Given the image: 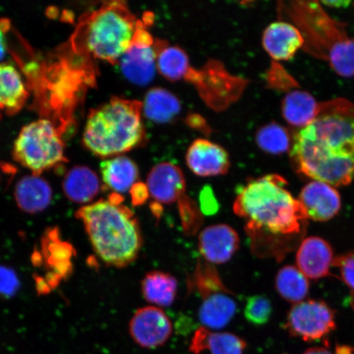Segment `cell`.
I'll return each mask as SVG.
<instances>
[{"instance_id": "cell-1", "label": "cell", "mask_w": 354, "mask_h": 354, "mask_svg": "<svg viewBox=\"0 0 354 354\" xmlns=\"http://www.w3.org/2000/svg\"><path fill=\"white\" fill-rule=\"evenodd\" d=\"M299 174L334 187L354 178V104L344 98L323 102L314 120L295 133L290 150Z\"/></svg>"}, {"instance_id": "cell-2", "label": "cell", "mask_w": 354, "mask_h": 354, "mask_svg": "<svg viewBox=\"0 0 354 354\" xmlns=\"http://www.w3.org/2000/svg\"><path fill=\"white\" fill-rule=\"evenodd\" d=\"M287 187L284 177L269 174L238 192L233 210L246 221L256 254L283 258L302 236L308 218Z\"/></svg>"}, {"instance_id": "cell-3", "label": "cell", "mask_w": 354, "mask_h": 354, "mask_svg": "<svg viewBox=\"0 0 354 354\" xmlns=\"http://www.w3.org/2000/svg\"><path fill=\"white\" fill-rule=\"evenodd\" d=\"M122 201L114 193L77 212L96 254L104 263L118 268L135 262L143 245L139 221Z\"/></svg>"}, {"instance_id": "cell-4", "label": "cell", "mask_w": 354, "mask_h": 354, "mask_svg": "<svg viewBox=\"0 0 354 354\" xmlns=\"http://www.w3.org/2000/svg\"><path fill=\"white\" fill-rule=\"evenodd\" d=\"M281 10L300 30L308 54L326 61L340 77H354V39L342 22L332 19L322 3L291 2Z\"/></svg>"}, {"instance_id": "cell-5", "label": "cell", "mask_w": 354, "mask_h": 354, "mask_svg": "<svg viewBox=\"0 0 354 354\" xmlns=\"http://www.w3.org/2000/svg\"><path fill=\"white\" fill-rule=\"evenodd\" d=\"M144 138L142 102L113 98L88 114L83 143L96 156L110 158L130 151Z\"/></svg>"}, {"instance_id": "cell-6", "label": "cell", "mask_w": 354, "mask_h": 354, "mask_svg": "<svg viewBox=\"0 0 354 354\" xmlns=\"http://www.w3.org/2000/svg\"><path fill=\"white\" fill-rule=\"evenodd\" d=\"M142 24L125 2L104 3L82 21L79 28L81 50L93 59L118 64Z\"/></svg>"}, {"instance_id": "cell-7", "label": "cell", "mask_w": 354, "mask_h": 354, "mask_svg": "<svg viewBox=\"0 0 354 354\" xmlns=\"http://www.w3.org/2000/svg\"><path fill=\"white\" fill-rule=\"evenodd\" d=\"M188 288L189 291H196L201 299L198 317L203 327L221 330L232 322L237 312L236 300L214 265L198 259L189 279Z\"/></svg>"}, {"instance_id": "cell-8", "label": "cell", "mask_w": 354, "mask_h": 354, "mask_svg": "<svg viewBox=\"0 0 354 354\" xmlns=\"http://www.w3.org/2000/svg\"><path fill=\"white\" fill-rule=\"evenodd\" d=\"M13 157L39 176L65 162L64 145L59 131L48 119H39L21 130L13 146Z\"/></svg>"}, {"instance_id": "cell-9", "label": "cell", "mask_w": 354, "mask_h": 354, "mask_svg": "<svg viewBox=\"0 0 354 354\" xmlns=\"http://www.w3.org/2000/svg\"><path fill=\"white\" fill-rule=\"evenodd\" d=\"M162 43L154 41L143 21L131 46L119 61L124 77L135 85L145 86L151 82L158 71V54Z\"/></svg>"}, {"instance_id": "cell-10", "label": "cell", "mask_w": 354, "mask_h": 354, "mask_svg": "<svg viewBox=\"0 0 354 354\" xmlns=\"http://www.w3.org/2000/svg\"><path fill=\"white\" fill-rule=\"evenodd\" d=\"M286 326L290 334L305 342L319 339L335 328V313L323 301H303L290 310Z\"/></svg>"}, {"instance_id": "cell-11", "label": "cell", "mask_w": 354, "mask_h": 354, "mask_svg": "<svg viewBox=\"0 0 354 354\" xmlns=\"http://www.w3.org/2000/svg\"><path fill=\"white\" fill-rule=\"evenodd\" d=\"M128 330L133 342L138 346L155 349L163 346L169 340L174 326L162 308L147 306L136 310Z\"/></svg>"}, {"instance_id": "cell-12", "label": "cell", "mask_w": 354, "mask_h": 354, "mask_svg": "<svg viewBox=\"0 0 354 354\" xmlns=\"http://www.w3.org/2000/svg\"><path fill=\"white\" fill-rule=\"evenodd\" d=\"M149 196L158 205L180 203L188 197L183 171L171 162H162L153 167L147 177Z\"/></svg>"}, {"instance_id": "cell-13", "label": "cell", "mask_w": 354, "mask_h": 354, "mask_svg": "<svg viewBox=\"0 0 354 354\" xmlns=\"http://www.w3.org/2000/svg\"><path fill=\"white\" fill-rule=\"evenodd\" d=\"M298 201L308 219L326 221L333 218L342 209V198L332 185L313 180L305 185Z\"/></svg>"}, {"instance_id": "cell-14", "label": "cell", "mask_w": 354, "mask_h": 354, "mask_svg": "<svg viewBox=\"0 0 354 354\" xmlns=\"http://www.w3.org/2000/svg\"><path fill=\"white\" fill-rule=\"evenodd\" d=\"M198 250L210 264H224L232 259L240 248V237L227 224L210 225L199 234Z\"/></svg>"}, {"instance_id": "cell-15", "label": "cell", "mask_w": 354, "mask_h": 354, "mask_svg": "<svg viewBox=\"0 0 354 354\" xmlns=\"http://www.w3.org/2000/svg\"><path fill=\"white\" fill-rule=\"evenodd\" d=\"M185 160L190 171L201 177L225 175L230 168L227 152L207 140H194L188 149Z\"/></svg>"}, {"instance_id": "cell-16", "label": "cell", "mask_w": 354, "mask_h": 354, "mask_svg": "<svg viewBox=\"0 0 354 354\" xmlns=\"http://www.w3.org/2000/svg\"><path fill=\"white\" fill-rule=\"evenodd\" d=\"M334 260L330 243L317 236L308 237L301 241L296 254L299 271L313 280L328 275Z\"/></svg>"}, {"instance_id": "cell-17", "label": "cell", "mask_w": 354, "mask_h": 354, "mask_svg": "<svg viewBox=\"0 0 354 354\" xmlns=\"http://www.w3.org/2000/svg\"><path fill=\"white\" fill-rule=\"evenodd\" d=\"M304 46L302 34L291 22H274L264 30L263 46L276 63L291 59Z\"/></svg>"}, {"instance_id": "cell-18", "label": "cell", "mask_w": 354, "mask_h": 354, "mask_svg": "<svg viewBox=\"0 0 354 354\" xmlns=\"http://www.w3.org/2000/svg\"><path fill=\"white\" fill-rule=\"evenodd\" d=\"M245 339L230 332H215L201 326L194 332L189 346L193 354L209 351L211 354H243Z\"/></svg>"}, {"instance_id": "cell-19", "label": "cell", "mask_w": 354, "mask_h": 354, "mask_svg": "<svg viewBox=\"0 0 354 354\" xmlns=\"http://www.w3.org/2000/svg\"><path fill=\"white\" fill-rule=\"evenodd\" d=\"M319 106L310 93L296 88L288 92L282 100V116L290 127L299 131L314 120Z\"/></svg>"}, {"instance_id": "cell-20", "label": "cell", "mask_w": 354, "mask_h": 354, "mask_svg": "<svg viewBox=\"0 0 354 354\" xmlns=\"http://www.w3.org/2000/svg\"><path fill=\"white\" fill-rule=\"evenodd\" d=\"M28 92L15 66L0 64V118L2 113L13 115L24 108Z\"/></svg>"}, {"instance_id": "cell-21", "label": "cell", "mask_w": 354, "mask_h": 354, "mask_svg": "<svg viewBox=\"0 0 354 354\" xmlns=\"http://www.w3.org/2000/svg\"><path fill=\"white\" fill-rule=\"evenodd\" d=\"M100 171L104 185L115 194L130 192L139 179V169L134 161L125 156L105 159Z\"/></svg>"}, {"instance_id": "cell-22", "label": "cell", "mask_w": 354, "mask_h": 354, "mask_svg": "<svg viewBox=\"0 0 354 354\" xmlns=\"http://www.w3.org/2000/svg\"><path fill=\"white\" fill-rule=\"evenodd\" d=\"M63 187L70 201L86 203L98 196L101 184L98 175L91 168L76 166L66 174Z\"/></svg>"}, {"instance_id": "cell-23", "label": "cell", "mask_w": 354, "mask_h": 354, "mask_svg": "<svg viewBox=\"0 0 354 354\" xmlns=\"http://www.w3.org/2000/svg\"><path fill=\"white\" fill-rule=\"evenodd\" d=\"M15 198L20 209L37 212L46 209L52 198L50 185L37 175L24 176L17 183Z\"/></svg>"}, {"instance_id": "cell-24", "label": "cell", "mask_w": 354, "mask_h": 354, "mask_svg": "<svg viewBox=\"0 0 354 354\" xmlns=\"http://www.w3.org/2000/svg\"><path fill=\"white\" fill-rule=\"evenodd\" d=\"M177 281L171 274L152 271L141 281V293L148 303L156 307H169L176 297Z\"/></svg>"}, {"instance_id": "cell-25", "label": "cell", "mask_w": 354, "mask_h": 354, "mask_svg": "<svg viewBox=\"0 0 354 354\" xmlns=\"http://www.w3.org/2000/svg\"><path fill=\"white\" fill-rule=\"evenodd\" d=\"M142 113L150 121L169 122L180 113V103L172 93L165 88H153L145 97Z\"/></svg>"}, {"instance_id": "cell-26", "label": "cell", "mask_w": 354, "mask_h": 354, "mask_svg": "<svg viewBox=\"0 0 354 354\" xmlns=\"http://www.w3.org/2000/svg\"><path fill=\"white\" fill-rule=\"evenodd\" d=\"M308 278L298 268L286 266L278 272L276 288L278 293L288 302L295 304L303 302L309 292Z\"/></svg>"}, {"instance_id": "cell-27", "label": "cell", "mask_w": 354, "mask_h": 354, "mask_svg": "<svg viewBox=\"0 0 354 354\" xmlns=\"http://www.w3.org/2000/svg\"><path fill=\"white\" fill-rule=\"evenodd\" d=\"M189 66V57L180 48L163 41L157 59V70L162 77L170 81L183 80Z\"/></svg>"}, {"instance_id": "cell-28", "label": "cell", "mask_w": 354, "mask_h": 354, "mask_svg": "<svg viewBox=\"0 0 354 354\" xmlns=\"http://www.w3.org/2000/svg\"><path fill=\"white\" fill-rule=\"evenodd\" d=\"M256 142L264 152L280 154L290 151L292 139L286 127L280 124L270 123L257 133Z\"/></svg>"}, {"instance_id": "cell-29", "label": "cell", "mask_w": 354, "mask_h": 354, "mask_svg": "<svg viewBox=\"0 0 354 354\" xmlns=\"http://www.w3.org/2000/svg\"><path fill=\"white\" fill-rule=\"evenodd\" d=\"M272 313V305L264 295H254L247 300L245 316L248 322L255 326L268 323Z\"/></svg>"}, {"instance_id": "cell-30", "label": "cell", "mask_w": 354, "mask_h": 354, "mask_svg": "<svg viewBox=\"0 0 354 354\" xmlns=\"http://www.w3.org/2000/svg\"><path fill=\"white\" fill-rule=\"evenodd\" d=\"M333 266L338 268L342 281L351 290V304L354 310V253L335 258Z\"/></svg>"}, {"instance_id": "cell-31", "label": "cell", "mask_w": 354, "mask_h": 354, "mask_svg": "<svg viewBox=\"0 0 354 354\" xmlns=\"http://www.w3.org/2000/svg\"><path fill=\"white\" fill-rule=\"evenodd\" d=\"M268 81L272 86L281 90H291L297 87V84L293 77L288 74L286 71L280 64H274L268 75Z\"/></svg>"}, {"instance_id": "cell-32", "label": "cell", "mask_w": 354, "mask_h": 354, "mask_svg": "<svg viewBox=\"0 0 354 354\" xmlns=\"http://www.w3.org/2000/svg\"><path fill=\"white\" fill-rule=\"evenodd\" d=\"M201 210L207 215L214 214L218 210V203L209 187H205L201 194Z\"/></svg>"}, {"instance_id": "cell-33", "label": "cell", "mask_w": 354, "mask_h": 354, "mask_svg": "<svg viewBox=\"0 0 354 354\" xmlns=\"http://www.w3.org/2000/svg\"><path fill=\"white\" fill-rule=\"evenodd\" d=\"M131 202L133 205L140 206L148 201L149 197L147 185L141 183H137L130 190Z\"/></svg>"}, {"instance_id": "cell-34", "label": "cell", "mask_w": 354, "mask_h": 354, "mask_svg": "<svg viewBox=\"0 0 354 354\" xmlns=\"http://www.w3.org/2000/svg\"><path fill=\"white\" fill-rule=\"evenodd\" d=\"M3 21H0V61L6 57L7 52L6 37H4Z\"/></svg>"}, {"instance_id": "cell-35", "label": "cell", "mask_w": 354, "mask_h": 354, "mask_svg": "<svg viewBox=\"0 0 354 354\" xmlns=\"http://www.w3.org/2000/svg\"><path fill=\"white\" fill-rule=\"evenodd\" d=\"M304 354H333L328 349L325 348H312L308 349Z\"/></svg>"}]
</instances>
